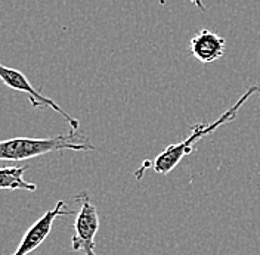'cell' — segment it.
I'll use <instances>...</instances> for the list:
<instances>
[{
    "label": "cell",
    "instance_id": "6da1fadb",
    "mask_svg": "<svg viewBox=\"0 0 260 255\" xmlns=\"http://www.w3.org/2000/svg\"><path fill=\"white\" fill-rule=\"evenodd\" d=\"M254 93H259L260 95L259 84H257V86H251V87H250V89L237 100V103L232 105L225 114H222L214 123H211V124H204V123L195 124L194 127H192V133H191L183 142L167 146L162 152H160V154L155 157V160L152 162L154 170L161 175L169 174L175 167H178L179 162L183 160L186 155H189V154L194 152V144L197 143L198 140H201V139L206 137L207 134L213 133L214 130H217L220 126H223V124H226V123H231L232 120H235L237 115H238L240 108H241L244 103H245L251 96L254 95Z\"/></svg>",
    "mask_w": 260,
    "mask_h": 255
},
{
    "label": "cell",
    "instance_id": "52a82bcc",
    "mask_svg": "<svg viewBox=\"0 0 260 255\" xmlns=\"http://www.w3.org/2000/svg\"><path fill=\"white\" fill-rule=\"evenodd\" d=\"M27 170L28 167H3L0 170V188L11 189V191L22 189V191L34 192L37 189V186L22 178V175Z\"/></svg>",
    "mask_w": 260,
    "mask_h": 255
},
{
    "label": "cell",
    "instance_id": "5b68a950",
    "mask_svg": "<svg viewBox=\"0 0 260 255\" xmlns=\"http://www.w3.org/2000/svg\"><path fill=\"white\" fill-rule=\"evenodd\" d=\"M76 212L71 209H65V202L59 201L55 208L46 211L39 220H36V223L25 232V235L22 236L19 246L16 248V251L12 255H28L34 249H37L45 239L48 238L52 232V227L55 220H58L59 217H68V215H74Z\"/></svg>",
    "mask_w": 260,
    "mask_h": 255
},
{
    "label": "cell",
    "instance_id": "7a4b0ae2",
    "mask_svg": "<svg viewBox=\"0 0 260 255\" xmlns=\"http://www.w3.org/2000/svg\"><path fill=\"white\" fill-rule=\"evenodd\" d=\"M95 151L96 148L87 140V137L70 131L68 134H58L46 139H32V137H15L3 140L0 143V158L3 161L30 160L49 152L56 151Z\"/></svg>",
    "mask_w": 260,
    "mask_h": 255
},
{
    "label": "cell",
    "instance_id": "277c9868",
    "mask_svg": "<svg viewBox=\"0 0 260 255\" xmlns=\"http://www.w3.org/2000/svg\"><path fill=\"white\" fill-rule=\"evenodd\" d=\"M0 77H2V81L8 87L14 89L16 92H22V93H25V95L28 96L32 108H50V110H53L56 114H59L65 121L70 124L71 131H77L79 130L80 121L76 120V118H73L70 114H67L53 99L42 95L40 90L34 89L31 86V83H30V80L21 71H18L15 68H9L6 65H0Z\"/></svg>",
    "mask_w": 260,
    "mask_h": 255
},
{
    "label": "cell",
    "instance_id": "8992f818",
    "mask_svg": "<svg viewBox=\"0 0 260 255\" xmlns=\"http://www.w3.org/2000/svg\"><path fill=\"white\" fill-rule=\"evenodd\" d=\"M226 49V40L211 30H200L189 40L188 50L201 64H211L220 59Z\"/></svg>",
    "mask_w": 260,
    "mask_h": 255
},
{
    "label": "cell",
    "instance_id": "ba28073f",
    "mask_svg": "<svg viewBox=\"0 0 260 255\" xmlns=\"http://www.w3.org/2000/svg\"><path fill=\"white\" fill-rule=\"evenodd\" d=\"M191 3H194L198 9H201V11H206V8H204V2H203V0H191Z\"/></svg>",
    "mask_w": 260,
    "mask_h": 255
},
{
    "label": "cell",
    "instance_id": "3957f363",
    "mask_svg": "<svg viewBox=\"0 0 260 255\" xmlns=\"http://www.w3.org/2000/svg\"><path fill=\"white\" fill-rule=\"evenodd\" d=\"M79 202V212L76 214L74 236L71 240L73 251H81L83 255H96L95 238L99 230V214L98 208L92 202L86 192H80L76 198Z\"/></svg>",
    "mask_w": 260,
    "mask_h": 255
}]
</instances>
